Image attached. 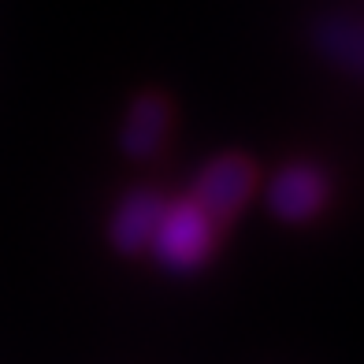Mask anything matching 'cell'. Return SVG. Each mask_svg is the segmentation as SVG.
Wrapping results in <instances>:
<instances>
[{
  "label": "cell",
  "instance_id": "6",
  "mask_svg": "<svg viewBox=\"0 0 364 364\" xmlns=\"http://www.w3.org/2000/svg\"><path fill=\"white\" fill-rule=\"evenodd\" d=\"M312 41L327 60L364 78V23L350 19V15H327L312 26Z\"/></svg>",
  "mask_w": 364,
  "mask_h": 364
},
{
  "label": "cell",
  "instance_id": "4",
  "mask_svg": "<svg viewBox=\"0 0 364 364\" xmlns=\"http://www.w3.org/2000/svg\"><path fill=\"white\" fill-rule=\"evenodd\" d=\"M164 208H168V201L156 190H130L112 216V245L119 253L149 250V242H153L164 220Z\"/></svg>",
  "mask_w": 364,
  "mask_h": 364
},
{
  "label": "cell",
  "instance_id": "2",
  "mask_svg": "<svg viewBox=\"0 0 364 364\" xmlns=\"http://www.w3.org/2000/svg\"><path fill=\"white\" fill-rule=\"evenodd\" d=\"M253 182H257V168L245 156L230 153V156L212 160L208 168L197 175L190 201L197 208H205L216 223H223V220H235L242 212V205L253 197Z\"/></svg>",
  "mask_w": 364,
  "mask_h": 364
},
{
  "label": "cell",
  "instance_id": "3",
  "mask_svg": "<svg viewBox=\"0 0 364 364\" xmlns=\"http://www.w3.org/2000/svg\"><path fill=\"white\" fill-rule=\"evenodd\" d=\"M327 201V178L312 164H290L275 175L268 190V208L287 223H305L312 220Z\"/></svg>",
  "mask_w": 364,
  "mask_h": 364
},
{
  "label": "cell",
  "instance_id": "1",
  "mask_svg": "<svg viewBox=\"0 0 364 364\" xmlns=\"http://www.w3.org/2000/svg\"><path fill=\"white\" fill-rule=\"evenodd\" d=\"M212 245H216V220L205 208H197L193 201H175V205L168 201L149 250L156 253L164 268L197 272L212 257Z\"/></svg>",
  "mask_w": 364,
  "mask_h": 364
},
{
  "label": "cell",
  "instance_id": "5",
  "mask_svg": "<svg viewBox=\"0 0 364 364\" xmlns=\"http://www.w3.org/2000/svg\"><path fill=\"white\" fill-rule=\"evenodd\" d=\"M168 127H171V105H168V97L156 93V90L141 93L138 101L130 105L127 123H123V134H119L123 153L134 156V160H149L164 145V138H168Z\"/></svg>",
  "mask_w": 364,
  "mask_h": 364
}]
</instances>
